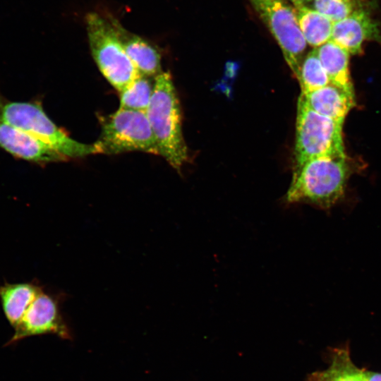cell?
Segmentation results:
<instances>
[{"instance_id":"obj_1","label":"cell","mask_w":381,"mask_h":381,"mask_svg":"<svg viewBox=\"0 0 381 381\" xmlns=\"http://www.w3.org/2000/svg\"><path fill=\"white\" fill-rule=\"evenodd\" d=\"M351 172L345 155L311 159L293 169L285 200L289 204L306 203L329 210L344 198Z\"/></svg>"},{"instance_id":"obj_2","label":"cell","mask_w":381,"mask_h":381,"mask_svg":"<svg viewBox=\"0 0 381 381\" xmlns=\"http://www.w3.org/2000/svg\"><path fill=\"white\" fill-rule=\"evenodd\" d=\"M159 155L176 170L188 159L182 128L180 104L169 72L155 78V89L145 111Z\"/></svg>"},{"instance_id":"obj_3","label":"cell","mask_w":381,"mask_h":381,"mask_svg":"<svg viewBox=\"0 0 381 381\" xmlns=\"http://www.w3.org/2000/svg\"><path fill=\"white\" fill-rule=\"evenodd\" d=\"M0 119L33 135L66 157L95 155L93 144L78 142L58 127L37 102L11 101L0 94Z\"/></svg>"},{"instance_id":"obj_4","label":"cell","mask_w":381,"mask_h":381,"mask_svg":"<svg viewBox=\"0 0 381 381\" xmlns=\"http://www.w3.org/2000/svg\"><path fill=\"white\" fill-rule=\"evenodd\" d=\"M85 23L93 59L103 76L119 92L140 73L108 18L91 12L86 15Z\"/></svg>"},{"instance_id":"obj_5","label":"cell","mask_w":381,"mask_h":381,"mask_svg":"<svg viewBox=\"0 0 381 381\" xmlns=\"http://www.w3.org/2000/svg\"><path fill=\"white\" fill-rule=\"evenodd\" d=\"M342 125L343 122L311 109L300 96L297 105L294 168L313 158L345 155Z\"/></svg>"},{"instance_id":"obj_6","label":"cell","mask_w":381,"mask_h":381,"mask_svg":"<svg viewBox=\"0 0 381 381\" xmlns=\"http://www.w3.org/2000/svg\"><path fill=\"white\" fill-rule=\"evenodd\" d=\"M92 144L95 154L136 151L159 155L145 111L118 109L104 119L101 133Z\"/></svg>"},{"instance_id":"obj_7","label":"cell","mask_w":381,"mask_h":381,"mask_svg":"<svg viewBox=\"0 0 381 381\" xmlns=\"http://www.w3.org/2000/svg\"><path fill=\"white\" fill-rule=\"evenodd\" d=\"M278 42L296 78L299 75L307 42L300 30L294 7L285 0H249Z\"/></svg>"},{"instance_id":"obj_8","label":"cell","mask_w":381,"mask_h":381,"mask_svg":"<svg viewBox=\"0 0 381 381\" xmlns=\"http://www.w3.org/2000/svg\"><path fill=\"white\" fill-rule=\"evenodd\" d=\"M14 334L7 344L23 339L46 334H54L63 339H70L71 334L59 313L57 302L42 290L26 310L14 328Z\"/></svg>"},{"instance_id":"obj_9","label":"cell","mask_w":381,"mask_h":381,"mask_svg":"<svg viewBox=\"0 0 381 381\" xmlns=\"http://www.w3.org/2000/svg\"><path fill=\"white\" fill-rule=\"evenodd\" d=\"M0 147L16 158L37 164L68 159L40 140L1 119Z\"/></svg>"},{"instance_id":"obj_10","label":"cell","mask_w":381,"mask_h":381,"mask_svg":"<svg viewBox=\"0 0 381 381\" xmlns=\"http://www.w3.org/2000/svg\"><path fill=\"white\" fill-rule=\"evenodd\" d=\"M379 25L369 11L359 7L346 18L334 22L332 40L351 54H359L366 40L380 39Z\"/></svg>"},{"instance_id":"obj_11","label":"cell","mask_w":381,"mask_h":381,"mask_svg":"<svg viewBox=\"0 0 381 381\" xmlns=\"http://www.w3.org/2000/svg\"><path fill=\"white\" fill-rule=\"evenodd\" d=\"M107 18L114 28L126 54L138 71L153 78L160 74L162 72L161 56L157 48L144 37L126 30L114 17L108 15Z\"/></svg>"},{"instance_id":"obj_12","label":"cell","mask_w":381,"mask_h":381,"mask_svg":"<svg viewBox=\"0 0 381 381\" xmlns=\"http://www.w3.org/2000/svg\"><path fill=\"white\" fill-rule=\"evenodd\" d=\"M301 97L315 112L343 123L355 104L354 94L332 83L315 90L301 92Z\"/></svg>"},{"instance_id":"obj_13","label":"cell","mask_w":381,"mask_h":381,"mask_svg":"<svg viewBox=\"0 0 381 381\" xmlns=\"http://www.w3.org/2000/svg\"><path fill=\"white\" fill-rule=\"evenodd\" d=\"M41 291L40 286L28 282L6 283L0 286L2 309L13 329Z\"/></svg>"},{"instance_id":"obj_14","label":"cell","mask_w":381,"mask_h":381,"mask_svg":"<svg viewBox=\"0 0 381 381\" xmlns=\"http://www.w3.org/2000/svg\"><path fill=\"white\" fill-rule=\"evenodd\" d=\"M315 49L330 83L354 94L349 72V52L332 40Z\"/></svg>"},{"instance_id":"obj_15","label":"cell","mask_w":381,"mask_h":381,"mask_svg":"<svg viewBox=\"0 0 381 381\" xmlns=\"http://www.w3.org/2000/svg\"><path fill=\"white\" fill-rule=\"evenodd\" d=\"M294 8L300 30L308 44L317 48L332 39L333 20L303 4H295Z\"/></svg>"},{"instance_id":"obj_16","label":"cell","mask_w":381,"mask_h":381,"mask_svg":"<svg viewBox=\"0 0 381 381\" xmlns=\"http://www.w3.org/2000/svg\"><path fill=\"white\" fill-rule=\"evenodd\" d=\"M155 78L139 73L119 92V109L145 111L155 89Z\"/></svg>"},{"instance_id":"obj_17","label":"cell","mask_w":381,"mask_h":381,"mask_svg":"<svg viewBox=\"0 0 381 381\" xmlns=\"http://www.w3.org/2000/svg\"><path fill=\"white\" fill-rule=\"evenodd\" d=\"M363 370L352 362L347 349H337L333 353L329 366L313 373L310 381H363Z\"/></svg>"},{"instance_id":"obj_18","label":"cell","mask_w":381,"mask_h":381,"mask_svg":"<svg viewBox=\"0 0 381 381\" xmlns=\"http://www.w3.org/2000/svg\"><path fill=\"white\" fill-rule=\"evenodd\" d=\"M298 80L302 92L315 90L331 83L315 49L302 60Z\"/></svg>"},{"instance_id":"obj_19","label":"cell","mask_w":381,"mask_h":381,"mask_svg":"<svg viewBox=\"0 0 381 381\" xmlns=\"http://www.w3.org/2000/svg\"><path fill=\"white\" fill-rule=\"evenodd\" d=\"M313 8L334 22L341 20L358 8V0H312Z\"/></svg>"},{"instance_id":"obj_20","label":"cell","mask_w":381,"mask_h":381,"mask_svg":"<svg viewBox=\"0 0 381 381\" xmlns=\"http://www.w3.org/2000/svg\"><path fill=\"white\" fill-rule=\"evenodd\" d=\"M363 381H381V373L363 370Z\"/></svg>"},{"instance_id":"obj_21","label":"cell","mask_w":381,"mask_h":381,"mask_svg":"<svg viewBox=\"0 0 381 381\" xmlns=\"http://www.w3.org/2000/svg\"><path fill=\"white\" fill-rule=\"evenodd\" d=\"M289 1H291L292 3H294V4H305V2L310 1L312 0H289Z\"/></svg>"}]
</instances>
